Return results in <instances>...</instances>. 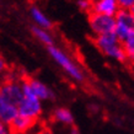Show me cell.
<instances>
[{
  "instance_id": "obj_15",
  "label": "cell",
  "mask_w": 134,
  "mask_h": 134,
  "mask_svg": "<svg viewBox=\"0 0 134 134\" xmlns=\"http://www.w3.org/2000/svg\"><path fill=\"white\" fill-rule=\"evenodd\" d=\"M118 4H119V9L132 10V8L134 6V0H118Z\"/></svg>"
},
{
  "instance_id": "obj_4",
  "label": "cell",
  "mask_w": 134,
  "mask_h": 134,
  "mask_svg": "<svg viewBox=\"0 0 134 134\" xmlns=\"http://www.w3.org/2000/svg\"><path fill=\"white\" fill-rule=\"evenodd\" d=\"M89 26L95 37L102 36V35H108V33H114L116 17L106 16V15L96 14V12H90Z\"/></svg>"
},
{
  "instance_id": "obj_3",
  "label": "cell",
  "mask_w": 134,
  "mask_h": 134,
  "mask_svg": "<svg viewBox=\"0 0 134 134\" xmlns=\"http://www.w3.org/2000/svg\"><path fill=\"white\" fill-rule=\"evenodd\" d=\"M17 110L20 116L27 117L33 121H38L43 113V106L41 100H38L31 92L24 90V100L17 106Z\"/></svg>"
},
{
  "instance_id": "obj_1",
  "label": "cell",
  "mask_w": 134,
  "mask_h": 134,
  "mask_svg": "<svg viewBox=\"0 0 134 134\" xmlns=\"http://www.w3.org/2000/svg\"><path fill=\"white\" fill-rule=\"evenodd\" d=\"M48 53L53 60L64 70V73L70 79H73L76 82H82L85 80V75H84V71L80 68V65L65 51H63L57 46H52V47H48Z\"/></svg>"
},
{
  "instance_id": "obj_7",
  "label": "cell",
  "mask_w": 134,
  "mask_h": 134,
  "mask_svg": "<svg viewBox=\"0 0 134 134\" xmlns=\"http://www.w3.org/2000/svg\"><path fill=\"white\" fill-rule=\"evenodd\" d=\"M119 10L121 9H119L118 0H95L92 1V11L91 12L116 17Z\"/></svg>"
},
{
  "instance_id": "obj_6",
  "label": "cell",
  "mask_w": 134,
  "mask_h": 134,
  "mask_svg": "<svg viewBox=\"0 0 134 134\" xmlns=\"http://www.w3.org/2000/svg\"><path fill=\"white\" fill-rule=\"evenodd\" d=\"M134 31V15L130 10L121 9L116 15V30L114 35L118 40L123 42Z\"/></svg>"
},
{
  "instance_id": "obj_17",
  "label": "cell",
  "mask_w": 134,
  "mask_h": 134,
  "mask_svg": "<svg viewBox=\"0 0 134 134\" xmlns=\"http://www.w3.org/2000/svg\"><path fill=\"white\" fill-rule=\"evenodd\" d=\"M35 134H54L51 129H48L47 127H42L41 129L38 130V132H36Z\"/></svg>"
},
{
  "instance_id": "obj_11",
  "label": "cell",
  "mask_w": 134,
  "mask_h": 134,
  "mask_svg": "<svg viewBox=\"0 0 134 134\" xmlns=\"http://www.w3.org/2000/svg\"><path fill=\"white\" fill-rule=\"evenodd\" d=\"M31 32L35 37H36L38 41L46 44L47 47H52L54 46V38H53L52 33L49 30H44V29H41V27H37L33 25L32 27H31Z\"/></svg>"
},
{
  "instance_id": "obj_12",
  "label": "cell",
  "mask_w": 134,
  "mask_h": 134,
  "mask_svg": "<svg viewBox=\"0 0 134 134\" xmlns=\"http://www.w3.org/2000/svg\"><path fill=\"white\" fill-rule=\"evenodd\" d=\"M124 52L127 55V60L134 64V31L122 42Z\"/></svg>"
},
{
  "instance_id": "obj_14",
  "label": "cell",
  "mask_w": 134,
  "mask_h": 134,
  "mask_svg": "<svg viewBox=\"0 0 134 134\" xmlns=\"http://www.w3.org/2000/svg\"><path fill=\"white\" fill-rule=\"evenodd\" d=\"M8 71H9L8 62H6V59L0 54V81L4 79V76L8 74Z\"/></svg>"
},
{
  "instance_id": "obj_13",
  "label": "cell",
  "mask_w": 134,
  "mask_h": 134,
  "mask_svg": "<svg viewBox=\"0 0 134 134\" xmlns=\"http://www.w3.org/2000/svg\"><path fill=\"white\" fill-rule=\"evenodd\" d=\"M76 4L77 8L81 11L87 12V14L92 11V1H90V0H79V1H76Z\"/></svg>"
},
{
  "instance_id": "obj_9",
  "label": "cell",
  "mask_w": 134,
  "mask_h": 134,
  "mask_svg": "<svg viewBox=\"0 0 134 134\" xmlns=\"http://www.w3.org/2000/svg\"><path fill=\"white\" fill-rule=\"evenodd\" d=\"M30 16L35 22V26L37 27H41L44 30H51L53 27V22L51 21V19L37 5H32L30 8Z\"/></svg>"
},
{
  "instance_id": "obj_2",
  "label": "cell",
  "mask_w": 134,
  "mask_h": 134,
  "mask_svg": "<svg viewBox=\"0 0 134 134\" xmlns=\"http://www.w3.org/2000/svg\"><path fill=\"white\" fill-rule=\"evenodd\" d=\"M93 44L106 57L112 58V59L121 62V63L127 62V55L122 42L118 40V37L114 33L93 37Z\"/></svg>"
},
{
  "instance_id": "obj_8",
  "label": "cell",
  "mask_w": 134,
  "mask_h": 134,
  "mask_svg": "<svg viewBox=\"0 0 134 134\" xmlns=\"http://www.w3.org/2000/svg\"><path fill=\"white\" fill-rule=\"evenodd\" d=\"M19 116L17 106L10 105L4 100L3 95L0 92V121L5 124L10 126L11 122Z\"/></svg>"
},
{
  "instance_id": "obj_19",
  "label": "cell",
  "mask_w": 134,
  "mask_h": 134,
  "mask_svg": "<svg viewBox=\"0 0 134 134\" xmlns=\"http://www.w3.org/2000/svg\"><path fill=\"white\" fill-rule=\"evenodd\" d=\"M130 11H132V14H133V15H134V6H133V8H132V10H130Z\"/></svg>"
},
{
  "instance_id": "obj_5",
  "label": "cell",
  "mask_w": 134,
  "mask_h": 134,
  "mask_svg": "<svg viewBox=\"0 0 134 134\" xmlns=\"http://www.w3.org/2000/svg\"><path fill=\"white\" fill-rule=\"evenodd\" d=\"M22 87H24V90L35 95L41 101H52L55 97L53 90L36 77H24Z\"/></svg>"
},
{
  "instance_id": "obj_16",
  "label": "cell",
  "mask_w": 134,
  "mask_h": 134,
  "mask_svg": "<svg viewBox=\"0 0 134 134\" xmlns=\"http://www.w3.org/2000/svg\"><path fill=\"white\" fill-rule=\"evenodd\" d=\"M0 134H12L11 129H10V126L5 124L0 121Z\"/></svg>"
},
{
  "instance_id": "obj_10",
  "label": "cell",
  "mask_w": 134,
  "mask_h": 134,
  "mask_svg": "<svg viewBox=\"0 0 134 134\" xmlns=\"http://www.w3.org/2000/svg\"><path fill=\"white\" fill-rule=\"evenodd\" d=\"M52 118L54 122L60 123L63 126H71L74 124V116L68 108L65 107H58L53 111Z\"/></svg>"
},
{
  "instance_id": "obj_18",
  "label": "cell",
  "mask_w": 134,
  "mask_h": 134,
  "mask_svg": "<svg viewBox=\"0 0 134 134\" xmlns=\"http://www.w3.org/2000/svg\"><path fill=\"white\" fill-rule=\"evenodd\" d=\"M68 134H81V133H80V130L77 129L76 127H74V126H73V127H71V128L69 129Z\"/></svg>"
}]
</instances>
